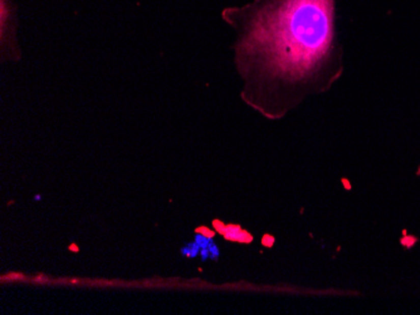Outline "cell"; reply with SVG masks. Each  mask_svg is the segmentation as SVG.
Wrapping results in <instances>:
<instances>
[{
  "mask_svg": "<svg viewBox=\"0 0 420 315\" xmlns=\"http://www.w3.org/2000/svg\"><path fill=\"white\" fill-rule=\"evenodd\" d=\"M237 34L235 62L244 98L281 116L310 90L335 53V0H250L223 9Z\"/></svg>",
  "mask_w": 420,
  "mask_h": 315,
  "instance_id": "6da1fadb",
  "label": "cell"
},
{
  "mask_svg": "<svg viewBox=\"0 0 420 315\" xmlns=\"http://www.w3.org/2000/svg\"><path fill=\"white\" fill-rule=\"evenodd\" d=\"M19 12L15 0H0V47L4 59H18L20 57Z\"/></svg>",
  "mask_w": 420,
  "mask_h": 315,
  "instance_id": "7a4b0ae2",
  "label": "cell"
},
{
  "mask_svg": "<svg viewBox=\"0 0 420 315\" xmlns=\"http://www.w3.org/2000/svg\"><path fill=\"white\" fill-rule=\"evenodd\" d=\"M418 241V239H416L415 236H406V237H403V239L400 240L401 245H404L405 247H413L414 245H415V242Z\"/></svg>",
  "mask_w": 420,
  "mask_h": 315,
  "instance_id": "3957f363",
  "label": "cell"
}]
</instances>
